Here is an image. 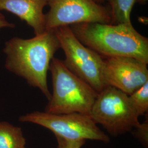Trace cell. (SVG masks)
I'll use <instances>...</instances> for the list:
<instances>
[{
    "instance_id": "13",
    "label": "cell",
    "mask_w": 148,
    "mask_h": 148,
    "mask_svg": "<svg viewBox=\"0 0 148 148\" xmlns=\"http://www.w3.org/2000/svg\"><path fill=\"white\" fill-rule=\"evenodd\" d=\"M58 148H81L85 143V140H69L65 139L63 138L56 136Z\"/></svg>"
},
{
    "instance_id": "7",
    "label": "cell",
    "mask_w": 148,
    "mask_h": 148,
    "mask_svg": "<svg viewBox=\"0 0 148 148\" xmlns=\"http://www.w3.org/2000/svg\"><path fill=\"white\" fill-rule=\"evenodd\" d=\"M46 30L83 23L111 24L110 10L93 0H48Z\"/></svg>"
},
{
    "instance_id": "6",
    "label": "cell",
    "mask_w": 148,
    "mask_h": 148,
    "mask_svg": "<svg viewBox=\"0 0 148 148\" xmlns=\"http://www.w3.org/2000/svg\"><path fill=\"white\" fill-rule=\"evenodd\" d=\"M19 120L45 127L55 136L69 140H94L108 143L110 138L98 127L90 115L74 112L53 114L34 111L19 117Z\"/></svg>"
},
{
    "instance_id": "9",
    "label": "cell",
    "mask_w": 148,
    "mask_h": 148,
    "mask_svg": "<svg viewBox=\"0 0 148 148\" xmlns=\"http://www.w3.org/2000/svg\"><path fill=\"white\" fill-rule=\"evenodd\" d=\"M47 3L48 0H0V11L11 12L25 21L37 36L46 30L43 10Z\"/></svg>"
},
{
    "instance_id": "8",
    "label": "cell",
    "mask_w": 148,
    "mask_h": 148,
    "mask_svg": "<svg viewBox=\"0 0 148 148\" xmlns=\"http://www.w3.org/2000/svg\"><path fill=\"white\" fill-rule=\"evenodd\" d=\"M103 77L106 86L131 95L148 81L147 64L127 57L104 59Z\"/></svg>"
},
{
    "instance_id": "5",
    "label": "cell",
    "mask_w": 148,
    "mask_h": 148,
    "mask_svg": "<svg viewBox=\"0 0 148 148\" xmlns=\"http://www.w3.org/2000/svg\"><path fill=\"white\" fill-rule=\"evenodd\" d=\"M90 115L114 136L131 132L140 124L128 95L110 86L98 93Z\"/></svg>"
},
{
    "instance_id": "11",
    "label": "cell",
    "mask_w": 148,
    "mask_h": 148,
    "mask_svg": "<svg viewBox=\"0 0 148 148\" xmlns=\"http://www.w3.org/2000/svg\"><path fill=\"white\" fill-rule=\"evenodd\" d=\"M110 5L111 24H131V13L137 0H108Z\"/></svg>"
},
{
    "instance_id": "10",
    "label": "cell",
    "mask_w": 148,
    "mask_h": 148,
    "mask_svg": "<svg viewBox=\"0 0 148 148\" xmlns=\"http://www.w3.org/2000/svg\"><path fill=\"white\" fill-rule=\"evenodd\" d=\"M26 140L21 127L0 122V148H25Z\"/></svg>"
},
{
    "instance_id": "15",
    "label": "cell",
    "mask_w": 148,
    "mask_h": 148,
    "mask_svg": "<svg viewBox=\"0 0 148 148\" xmlns=\"http://www.w3.org/2000/svg\"><path fill=\"white\" fill-rule=\"evenodd\" d=\"M14 24L10 23L5 19V16L0 12V29L3 28H13Z\"/></svg>"
},
{
    "instance_id": "4",
    "label": "cell",
    "mask_w": 148,
    "mask_h": 148,
    "mask_svg": "<svg viewBox=\"0 0 148 148\" xmlns=\"http://www.w3.org/2000/svg\"><path fill=\"white\" fill-rule=\"evenodd\" d=\"M54 32L65 54L63 62L65 66L97 92L106 88L102 56L84 45L68 26L59 27Z\"/></svg>"
},
{
    "instance_id": "14",
    "label": "cell",
    "mask_w": 148,
    "mask_h": 148,
    "mask_svg": "<svg viewBox=\"0 0 148 148\" xmlns=\"http://www.w3.org/2000/svg\"><path fill=\"white\" fill-rule=\"evenodd\" d=\"M137 137L145 145L148 143V121L144 122L135 128Z\"/></svg>"
},
{
    "instance_id": "1",
    "label": "cell",
    "mask_w": 148,
    "mask_h": 148,
    "mask_svg": "<svg viewBox=\"0 0 148 148\" xmlns=\"http://www.w3.org/2000/svg\"><path fill=\"white\" fill-rule=\"evenodd\" d=\"M60 48L54 30H46L29 39L13 37L5 43V68L38 88L49 101L47 73L56 52Z\"/></svg>"
},
{
    "instance_id": "16",
    "label": "cell",
    "mask_w": 148,
    "mask_h": 148,
    "mask_svg": "<svg viewBox=\"0 0 148 148\" xmlns=\"http://www.w3.org/2000/svg\"><path fill=\"white\" fill-rule=\"evenodd\" d=\"M93 1H95V2H97L99 4H101V3H103L106 0H93Z\"/></svg>"
},
{
    "instance_id": "12",
    "label": "cell",
    "mask_w": 148,
    "mask_h": 148,
    "mask_svg": "<svg viewBox=\"0 0 148 148\" xmlns=\"http://www.w3.org/2000/svg\"><path fill=\"white\" fill-rule=\"evenodd\" d=\"M129 100L138 117L148 111V81L140 88L128 95Z\"/></svg>"
},
{
    "instance_id": "3",
    "label": "cell",
    "mask_w": 148,
    "mask_h": 148,
    "mask_svg": "<svg viewBox=\"0 0 148 148\" xmlns=\"http://www.w3.org/2000/svg\"><path fill=\"white\" fill-rule=\"evenodd\" d=\"M49 70L53 92L45 111L53 114L77 112L90 115L98 93L70 71L59 59H52Z\"/></svg>"
},
{
    "instance_id": "2",
    "label": "cell",
    "mask_w": 148,
    "mask_h": 148,
    "mask_svg": "<svg viewBox=\"0 0 148 148\" xmlns=\"http://www.w3.org/2000/svg\"><path fill=\"white\" fill-rule=\"evenodd\" d=\"M85 46L101 56L127 57L148 63V39L132 24L83 23L70 27Z\"/></svg>"
}]
</instances>
